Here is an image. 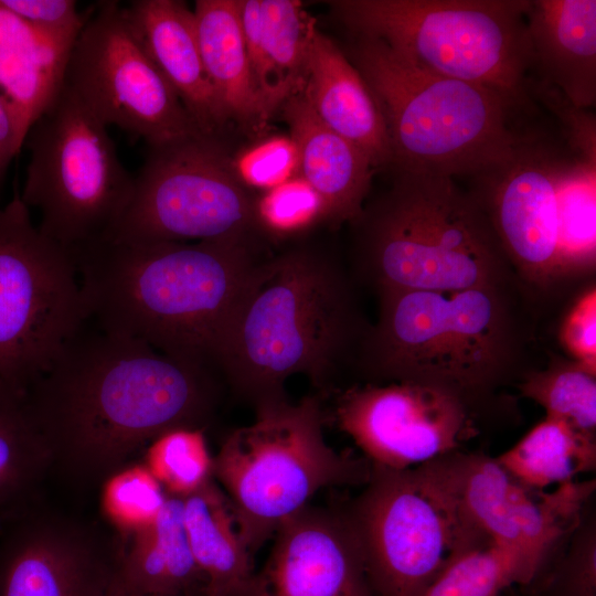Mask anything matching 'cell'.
I'll list each match as a JSON object with an SVG mask.
<instances>
[{"label": "cell", "instance_id": "cell-18", "mask_svg": "<svg viewBox=\"0 0 596 596\" xmlns=\"http://www.w3.org/2000/svg\"><path fill=\"white\" fill-rule=\"evenodd\" d=\"M241 596H373L347 511L306 505L275 532Z\"/></svg>", "mask_w": 596, "mask_h": 596}, {"label": "cell", "instance_id": "cell-26", "mask_svg": "<svg viewBox=\"0 0 596 596\" xmlns=\"http://www.w3.org/2000/svg\"><path fill=\"white\" fill-rule=\"evenodd\" d=\"M183 519L205 596H241L253 567L232 505L214 480L182 499Z\"/></svg>", "mask_w": 596, "mask_h": 596}, {"label": "cell", "instance_id": "cell-12", "mask_svg": "<svg viewBox=\"0 0 596 596\" xmlns=\"http://www.w3.org/2000/svg\"><path fill=\"white\" fill-rule=\"evenodd\" d=\"M255 199L215 134L149 147L131 198L103 241L255 240Z\"/></svg>", "mask_w": 596, "mask_h": 596}, {"label": "cell", "instance_id": "cell-35", "mask_svg": "<svg viewBox=\"0 0 596 596\" xmlns=\"http://www.w3.org/2000/svg\"><path fill=\"white\" fill-rule=\"evenodd\" d=\"M254 221L257 233L274 240H289L328 223V214L319 194L297 175L255 199Z\"/></svg>", "mask_w": 596, "mask_h": 596}, {"label": "cell", "instance_id": "cell-45", "mask_svg": "<svg viewBox=\"0 0 596 596\" xmlns=\"http://www.w3.org/2000/svg\"><path fill=\"white\" fill-rule=\"evenodd\" d=\"M501 596H503V594Z\"/></svg>", "mask_w": 596, "mask_h": 596}, {"label": "cell", "instance_id": "cell-36", "mask_svg": "<svg viewBox=\"0 0 596 596\" xmlns=\"http://www.w3.org/2000/svg\"><path fill=\"white\" fill-rule=\"evenodd\" d=\"M564 554L533 585L531 596H596V521L581 519Z\"/></svg>", "mask_w": 596, "mask_h": 596}, {"label": "cell", "instance_id": "cell-44", "mask_svg": "<svg viewBox=\"0 0 596 596\" xmlns=\"http://www.w3.org/2000/svg\"><path fill=\"white\" fill-rule=\"evenodd\" d=\"M179 596H205V594H204V592H196V593L179 595Z\"/></svg>", "mask_w": 596, "mask_h": 596}, {"label": "cell", "instance_id": "cell-8", "mask_svg": "<svg viewBox=\"0 0 596 596\" xmlns=\"http://www.w3.org/2000/svg\"><path fill=\"white\" fill-rule=\"evenodd\" d=\"M530 0H339L354 34L385 43L418 68L491 88L522 107L531 51Z\"/></svg>", "mask_w": 596, "mask_h": 596}, {"label": "cell", "instance_id": "cell-30", "mask_svg": "<svg viewBox=\"0 0 596 596\" xmlns=\"http://www.w3.org/2000/svg\"><path fill=\"white\" fill-rule=\"evenodd\" d=\"M557 240L563 277L590 269L596 256V161L571 155L557 181Z\"/></svg>", "mask_w": 596, "mask_h": 596}, {"label": "cell", "instance_id": "cell-22", "mask_svg": "<svg viewBox=\"0 0 596 596\" xmlns=\"http://www.w3.org/2000/svg\"><path fill=\"white\" fill-rule=\"evenodd\" d=\"M302 92L320 119L360 148L375 169L392 164L386 126L368 85L349 57L317 28Z\"/></svg>", "mask_w": 596, "mask_h": 596}, {"label": "cell", "instance_id": "cell-1", "mask_svg": "<svg viewBox=\"0 0 596 596\" xmlns=\"http://www.w3.org/2000/svg\"><path fill=\"white\" fill-rule=\"evenodd\" d=\"M87 323L25 392L51 472L81 490L100 487L164 432L205 429L219 396L209 365Z\"/></svg>", "mask_w": 596, "mask_h": 596}, {"label": "cell", "instance_id": "cell-6", "mask_svg": "<svg viewBox=\"0 0 596 596\" xmlns=\"http://www.w3.org/2000/svg\"><path fill=\"white\" fill-rule=\"evenodd\" d=\"M354 40L349 60L383 116L394 169L470 179L524 134L517 120L524 107L509 97L418 68L377 39Z\"/></svg>", "mask_w": 596, "mask_h": 596}, {"label": "cell", "instance_id": "cell-33", "mask_svg": "<svg viewBox=\"0 0 596 596\" xmlns=\"http://www.w3.org/2000/svg\"><path fill=\"white\" fill-rule=\"evenodd\" d=\"M213 458L204 429L179 427L150 443L143 464L168 496L183 499L213 479Z\"/></svg>", "mask_w": 596, "mask_h": 596}, {"label": "cell", "instance_id": "cell-17", "mask_svg": "<svg viewBox=\"0 0 596 596\" xmlns=\"http://www.w3.org/2000/svg\"><path fill=\"white\" fill-rule=\"evenodd\" d=\"M448 480L471 522L492 542L518 550L545 567L558 542L582 519L595 481H571L552 492L521 485L483 454L441 457Z\"/></svg>", "mask_w": 596, "mask_h": 596}, {"label": "cell", "instance_id": "cell-15", "mask_svg": "<svg viewBox=\"0 0 596 596\" xmlns=\"http://www.w3.org/2000/svg\"><path fill=\"white\" fill-rule=\"evenodd\" d=\"M334 421L371 465L394 470L458 451L475 433L462 400L415 382L349 387L336 400Z\"/></svg>", "mask_w": 596, "mask_h": 596}, {"label": "cell", "instance_id": "cell-25", "mask_svg": "<svg viewBox=\"0 0 596 596\" xmlns=\"http://www.w3.org/2000/svg\"><path fill=\"white\" fill-rule=\"evenodd\" d=\"M193 13L204 68L227 120L263 127L269 116L251 72L240 1L198 0Z\"/></svg>", "mask_w": 596, "mask_h": 596}, {"label": "cell", "instance_id": "cell-38", "mask_svg": "<svg viewBox=\"0 0 596 596\" xmlns=\"http://www.w3.org/2000/svg\"><path fill=\"white\" fill-rule=\"evenodd\" d=\"M1 3L34 28L74 44L84 28L89 11H77L73 0H0Z\"/></svg>", "mask_w": 596, "mask_h": 596}, {"label": "cell", "instance_id": "cell-32", "mask_svg": "<svg viewBox=\"0 0 596 596\" xmlns=\"http://www.w3.org/2000/svg\"><path fill=\"white\" fill-rule=\"evenodd\" d=\"M520 393L576 430L596 435V372L577 361L556 360L549 368L529 372Z\"/></svg>", "mask_w": 596, "mask_h": 596}, {"label": "cell", "instance_id": "cell-9", "mask_svg": "<svg viewBox=\"0 0 596 596\" xmlns=\"http://www.w3.org/2000/svg\"><path fill=\"white\" fill-rule=\"evenodd\" d=\"M371 466L348 512L373 596H423L450 563L491 541L466 514L441 457L404 470Z\"/></svg>", "mask_w": 596, "mask_h": 596}, {"label": "cell", "instance_id": "cell-4", "mask_svg": "<svg viewBox=\"0 0 596 596\" xmlns=\"http://www.w3.org/2000/svg\"><path fill=\"white\" fill-rule=\"evenodd\" d=\"M394 170L392 188L351 223L354 279L376 292L512 287L515 276L469 190L447 175Z\"/></svg>", "mask_w": 596, "mask_h": 596}, {"label": "cell", "instance_id": "cell-39", "mask_svg": "<svg viewBox=\"0 0 596 596\" xmlns=\"http://www.w3.org/2000/svg\"><path fill=\"white\" fill-rule=\"evenodd\" d=\"M528 93L533 92L561 120L565 139L573 156L596 161V119L588 109L573 106L555 88L539 81L526 82Z\"/></svg>", "mask_w": 596, "mask_h": 596}, {"label": "cell", "instance_id": "cell-37", "mask_svg": "<svg viewBox=\"0 0 596 596\" xmlns=\"http://www.w3.org/2000/svg\"><path fill=\"white\" fill-rule=\"evenodd\" d=\"M241 181L267 191L298 175V155L289 138L273 137L247 150L234 162Z\"/></svg>", "mask_w": 596, "mask_h": 596}, {"label": "cell", "instance_id": "cell-31", "mask_svg": "<svg viewBox=\"0 0 596 596\" xmlns=\"http://www.w3.org/2000/svg\"><path fill=\"white\" fill-rule=\"evenodd\" d=\"M263 45L276 110L304 91L315 22L295 0H262Z\"/></svg>", "mask_w": 596, "mask_h": 596}, {"label": "cell", "instance_id": "cell-7", "mask_svg": "<svg viewBox=\"0 0 596 596\" xmlns=\"http://www.w3.org/2000/svg\"><path fill=\"white\" fill-rule=\"evenodd\" d=\"M324 421L317 395L256 406L255 421L230 433L213 458V478L252 556L319 490L369 481L371 462L332 448Z\"/></svg>", "mask_w": 596, "mask_h": 596}, {"label": "cell", "instance_id": "cell-5", "mask_svg": "<svg viewBox=\"0 0 596 596\" xmlns=\"http://www.w3.org/2000/svg\"><path fill=\"white\" fill-rule=\"evenodd\" d=\"M510 288L379 291L353 368L368 383L415 382L468 406L512 375L521 330Z\"/></svg>", "mask_w": 596, "mask_h": 596}, {"label": "cell", "instance_id": "cell-21", "mask_svg": "<svg viewBox=\"0 0 596 596\" xmlns=\"http://www.w3.org/2000/svg\"><path fill=\"white\" fill-rule=\"evenodd\" d=\"M298 155V175L322 199L328 223L355 221L364 206L373 172L368 156L329 128L304 92L280 106Z\"/></svg>", "mask_w": 596, "mask_h": 596}, {"label": "cell", "instance_id": "cell-10", "mask_svg": "<svg viewBox=\"0 0 596 596\" xmlns=\"http://www.w3.org/2000/svg\"><path fill=\"white\" fill-rule=\"evenodd\" d=\"M103 124L65 84L30 128L24 204L40 231L71 252L103 241L124 213L134 177Z\"/></svg>", "mask_w": 596, "mask_h": 596}, {"label": "cell", "instance_id": "cell-27", "mask_svg": "<svg viewBox=\"0 0 596 596\" xmlns=\"http://www.w3.org/2000/svg\"><path fill=\"white\" fill-rule=\"evenodd\" d=\"M51 457L26 394L0 381V528L40 503Z\"/></svg>", "mask_w": 596, "mask_h": 596}, {"label": "cell", "instance_id": "cell-19", "mask_svg": "<svg viewBox=\"0 0 596 596\" xmlns=\"http://www.w3.org/2000/svg\"><path fill=\"white\" fill-rule=\"evenodd\" d=\"M124 14L142 49L204 134L228 121L205 72L194 13L183 1L135 0Z\"/></svg>", "mask_w": 596, "mask_h": 596}, {"label": "cell", "instance_id": "cell-34", "mask_svg": "<svg viewBox=\"0 0 596 596\" xmlns=\"http://www.w3.org/2000/svg\"><path fill=\"white\" fill-rule=\"evenodd\" d=\"M168 494L143 462H131L100 486V507L120 540L150 525Z\"/></svg>", "mask_w": 596, "mask_h": 596}, {"label": "cell", "instance_id": "cell-43", "mask_svg": "<svg viewBox=\"0 0 596 596\" xmlns=\"http://www.w3.org/2000/svg\"><path fill=\"white\" fill-rule=\"evenodd\" d=\"M113 596H137V595H132V594L125 593V592H123V590L119 588V586H118L116 593H115Z\"/></svg>", "mask_w": 596, "mask_h": 596}, {"label": "cell", "instance_id": "cell-11", "mask_svg": "<svg viewBox=\"0 0 596 596\" xmlns=\"http://www.w3.org/2000/svg\"><path fill=\"white\" fill-rule=\"evenodd\" d=\"M87 320L73 252L32 223L15 191L0 206V381L26 392Z\"/></svg>", "mask_w": 596, "mask_h": 596}, {"label": "cell", "instance_id": "cell-3", "mask_svg": "<svg viewBox=\"0 0 596 596\" xmlns=\"http://www.w3.org/2000/svg\"><path fill=\"white\" fill-rule=\"evenodd\" d=\"M74 256L89 320L213 370L223 331L266 257L254 240L99 241Z\"/></svg>", "mask_w": 596, "mask_h": 596}, {"label": "cell", "instance_id": "cell-16", "mask_svg": "<svg viewBox=\"0 0 596 596\" xmlns=\"http://www.w3.org/2000/svg\"><path fill=\"white\" fill-rule=\"evenodd\" d=\"M121 541L41 502L0 528V596H113Z\"/></svg>", "mask_w": 596, "mask_h": 596}, {"label": "cell", "instance_id": "cell-28", "mask_svg": "<svg viewBox=\"0 0 596 596\" xmlns=\"http://www.w3.org/2000/svg\"><path fill=\"white\" fill-rule=\"evenodd\" d=\"M496 460L521 485L544 491L595 470L596 438L545 416Z\"/></svg>", "mask_w": 596, "mask_h": 596}, {"label": "cell", "instance_id": "cell-20", "mask_svg": "<svg viewBox=\"0 0 596 596\" xmlns=\"http://www.w3.org/2000/svg\"><path fill=\"white\" fill-rule=\"evenodd\" d=\"M531 70L581 109L596 104V1L530 0ZM530 70V71H531Z\"/></svg>", "mask_w": 596, "mask_h": 596}, {"label": "cell", "instance_id": "cell-2", "mask_svg": "<svg viewBox=\"0 0 596 596\" xmlns=\"http://www.w3.org/2000/svg\"><path fill=\"white\" fill-rule=\"evenodd\" d=\"M353 288L350 270L320 247L266 256L216 347L219 376L254 408L287 398L285 383L295 374L322 393L332 390L370 326Z\"/></svg>", "mask_w": 596, "mask_h": 596}, {"label": "cell", "instance_id": "cell-41", "mask_svg": "<svg viewBox=\"0 0 596 596\" xmlns=\"http://www.w3.org/2000/svg\"><path fill=\"white\" fill-rule=\"evenodd\" d=\"M240 17L251 72L266 111L270 117L276 108L263 45L262 0H240Z\"/></svg>", "mask_w": 596, "mask_h": 596}, {"label": "cell", "instance_id": "cell-29", "mask_svg": "<svg viewBox=\"0 0 596 596\" xmlns=\"http://www.w3.org/2000/svg\"><path fill=\"white\" fill-rule=\"evenodd\" d=\"M544 572L524 553L488 541L450 563L423 596H501L515 584L533 586Z\"/></svg>", "mask_w": 596, "mask_h": 596}, {"label": "cell", "instance_id": "cell-42", "mask_svg": "<svg viewBox=\"0 0 596 596\" xmlns=\"http://www.w3.org/2000/svg\"><path fill=\"white\" fill-rule=\"evenodd\" d=\"M28 130L13 106L0 94V192L11 160L24 143Z\"/></svg>", "mask_w": 596, "mask_h": 596}, {"label": "cell", "instance_id": "cell-24", "mask_svg": "<svg viewBox=\"0 0 596 596\" xmlns=\"http://www.w3.org/2000/svg\"><path fill=\"white\" fill-rule=\"evenodd\" d=\"M73 45L34 28L0 1V94L28 132L62 88Z\"/></svg>", "mask_w": 596, "mask_h": 596}, {"label": "cell", "instance_id": "cell-40", "mask_svg": "<svg viewBox=\"0 0 596 596\" xmlns=\"http://www.w3.org/2000/svg\"><path fill=\"white\" fill-rule=\"evenodd\" d=\"M560 339L574 361L596 372V289L590 287L571 308Z\"/></svg>", "mask_w": 596, "mask_h": 596}, {"label": "cell", "instance_id": "cell-13", "mask_svg": "<svg viewBox=\"0 0 596 596\" xmlns=\"http://www.w3.org/2000/svg\"><path fill=\"white\" fill-rule=\"evenodd\" d=\"M63 84L103 124L143 138L148 147L202 132L116 1L102 2L89 11L72 47Z\"/></svg>", "mask_w": 596, "mask_h": 596}, {"label": "cell", "instance_id": "cell-23", "mask_svg": "<svg viewBox=\"0 0 596 596\" xmlns=\"http://www.w3.org/2000/svg\"><path fill=\"white\" fill-rule=\"evenodd\" d=\"M121 541L118 586L137 596H179L204 592L191 552L183 501L170 497L157 519Z\"/></svg>", "mask_w": 596, "mask_h": 596}, {"label": "cell", "instance_id": "cell-14", "mask_svg": "<svg viewBox=\"0 0 596 596\" xmlns=\"http://www.w3.org/2000/svg\"><path fill=\"white\" fill-rule=\"evenodd\" d=\"M525 129L511 153L470 178L468 189L485 212L519 280L547 288L563 277L557 240V181L571 155Z\"/></svg>", "mask_w": 596, "mask_h": 596}]
</instances>
